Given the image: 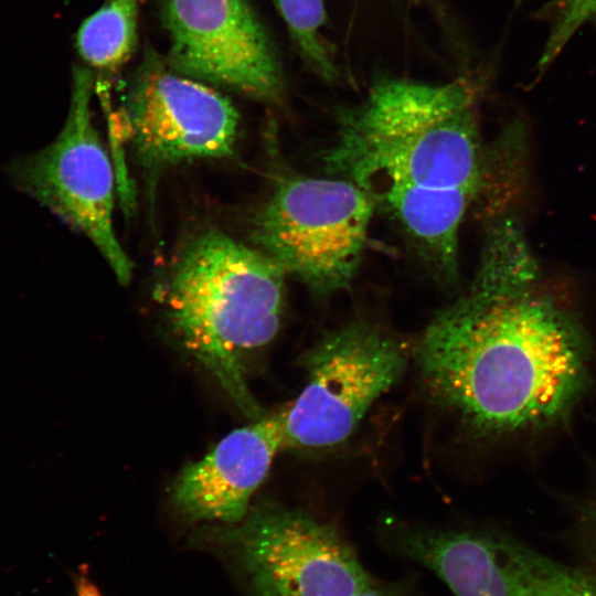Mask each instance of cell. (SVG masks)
Listing matches in <instances>:
<instances>
[{
    "label": "cell",
    "mask_w": 596,
    "mask_h": 596,
    "mask_svg": "<svg viewBox=\"0 0 596 596\" xmlns=\"http://www.w3.org/2000/svg\"><path fill=\"white\" fill-rule=\"evenodd\" d=\"M507 225L491 231L470 287L439 310L416 358L430 394L481 435L558 421L587 384V344L551 300L525 289V258Z\"/></svg>",
    "instance_id": "1"
},
{
    "label": "cell",
    "mask_w": 596,
    "mask_h": 596,
    "mask_svg": "<svg viewBox=\"0 0 596 596\" xmlns=\"http://www.w3.org/2000/svg\"><path fill=\"white\" fill-rule=\"evenodd\" d=\"M336 117L326 171L359 187L454 280L460 225L482 180L473 85L382 76Z\"/></svg>",
    "instance_id": "2"
},
{
    "label": "cell",
    "mask_w": 596,
    "mask_h": 596,
    "mask_svg": "<svg viewBox=\"0 0 596 596\" xmlns=\"http://www.w3.org/2000/svg\"><path fill=\"white\" fill-rule=\"evenodd\" d=\"M285 274L258 248L209 231L185 247L162 291L183 348L255 421L263 411L248 391L243 361L278 331Z\"/></svg>",
    "instance_id": "3"
},
{
    "label": "cell",
    "mask_w": 596,
    "mask_h": 596,
    "mask_svg": "<svg viewBox=\"0 0 596 596\" xmlns=\"http://www.w3.org/2000/svg\"><path fill=\"white\" fill-rule=\"evenodd\" d=\"M375 206L341 178L296 177L278 183L256 215V247L311 291L349 286L362 259Z\"/></svg>",
    "instance_id": "4"
},
{
    "label": "cell",
    "mask_w": 596,
    "mask_h": 596,
    "mask_svg": "<svg viewBox=\"0 0 596 596\" xmlns=\"http://www.w3.org/2000/svg\"><path fill=\"white\" fill-rule=\"evenodd\" d=\"M93 72L75 65L62 130L41 150L14 159L8 171L21 192L89 238L117 280L126 285L134 265L113 225L114 174L93 123Z\"/></svg>",
    "instance_id": "5"
},
{
    "label": "cell",
    "mask_w": 596,
    "mask_h": 596,
    "mask_svg": "<svg viewBox=\"0 0 596 596\" xmlns=\"http://www.w3.org/2000/svg\"><path fill=\"white\" fill-rule=\"evenodd\" d=\"M307 382L285 407L284 448L323 449L345 441L372 404L402 376L401 342L364 319L322 336L305 354Z\"/></svg>",
    "instance_id": "6"
},
{
    "label": "cell",
    "mask_w": 596,
    "mask_h": 596,
    "mask_svg": "<svg viewBox=\"0 0 596 596\" xmlns=\"http://www.w3.org/2000/svg\"><path fill=\"white\" fill-rule=\"evenodd\" d=\"M224 530L254 596H353L373 582L339 531L307 511L266 504Z\"/></svg>",
    "instance_id": "7"
},
{
    "label": "cell",
    "mask_w": 596,
    "mask_h": 596,
    "mask_svg": "<svg viewBox=\"0 0 596 596\" xmlns=\"http://www.w3.org/2000/svg\"><path fill=\"white\" fill-rule=\"evenodd\" d=\"M389 547L432 571L455 596H596V575L505 535L393 524Z\"/></svg>",
    "instance_id": "8"
},
{
    "label": "cell",
    "mask_w": 596,
    "mask_h": 596,
    "mask_svg": "<svg viewBox=\"0 0 596 596\" xmlns=\"http://www.w3.org/2000/svg\"><path fill=\"white\" fill-rule=\"evenodd\" d=\"M174 72L264 102L284 76L269 39L245 0H162Z\"/></svg>",
    "instance_id": "9"
},
{
    "label": "cell",
    "mask_w": 596,
    "mask_h": 596,
    "mask_svg": "<svg viewBox=\"0 0 596 596\" xmlns=\"http://www.w3.org/2000/svg\"><path fill=\"white\" fill-rule=\"evenodd\" d=\"M126 117L138 155L152 164L223 158L234 150L238 114L232 103L152 51L131 81Z\"/></svg>",
    "instance_id": "10"
},
{
    "label": "cell",
    "mask_w": 596,
    "mask_h": 596,
    "mask_svg": "<svg viewBox=\"0 0 596 596\" xmlns=\"http://www.w3.org/2000/svg\"><path fill=\"white\" fill-rule=\"evenodd\" d=\"M285 407L222 438L185 466L173 483L175 508L191 521L236 524L248 514L253 493L284 448Z\"/></svg>",
    "instance_id": "11"
},
{
    "label": "cell",
    "mask_w": 596,
    "mask_h": 596,
    "mask_svg": "<svg viewBox=\"0 0 596 596\" xmlns=\"http://www.w3.org/2000/svg\"><path fill=\"white\" fill-rule=\"evenodd\" d=\"M139 0H110L88 17L76 34V49L91 66L115 71L132 55L137 43Z\"/></svg>",
    "instance_id": "12"
},
{
    "label": "cell",
    "mask_w": 596,
    "mask_h": 596,
    "mask_svg": "<svg viewBox=\"0 0 596 596\" xmlns=\"http://www.w3.org/2000/svg\"><path fill=\"white\" fill-rule=\"evenodd\" d=\"M307 65L326 82L338 77L334 60L321 36L326 20L324 0H275Z\"/></svg>",
    "instance_id": "13"
},
{
    "label": "cell",
    "mask_w": 596,
    "mask_h": 596,
    "mask_svg": "<svg viewBox=\"0 0 596 596\" xmlns=\"http://www.w3.org/2000/svg\"><path fill=\"white\" fill-rule=\"evenodd\" d=\"M546 40L538 61L545 71L583 26L596 23V0H550L541 10Z\"/></svg>",
    "instance_id": "14"
},
{
    "label": "cell",
    "mask_w": 596,
    "mask_h": 596,
    "mask_svg": "<svg viewBox=\"0 0 596 596\" xmlns=\"http://www.w3.org/2000/svg\"><path fill=\"white\" fill-rule=\"evenodd\" d=\"M353 596H407L402 587L374 581Z\"/></svg>",
    "instance_id": "15"
},
{
    "label": "cell",
    "mask_w": 596,
    "mask_h": 596,
    "mask_svg": "<svg viewBox=\"0 0 596 596\" xmlns=\"http://www.w3.org/2000/svg\"><path fill=\"white\" fill-rule=\"evenodd\" d=\"M76 589L77 596H104L100 589L84 576L77 581Z\"/></svg>",
    "instance_id": "16"
},
{
    "label": "cell",
    "mask_w": 596,
    "mask_h": 596,
    "mask_svg": "<svg viewBox=\"0 0 596 596\" xmlns=\"http://www.w3.org/2000/svg\"><path fill=\"white\" fill-rule=\"evenodd\" d=\"M593 539L596 545V509L593 511V521H592Z\"/></svg>",
    "instance_id": "17"
}]
</instances>
